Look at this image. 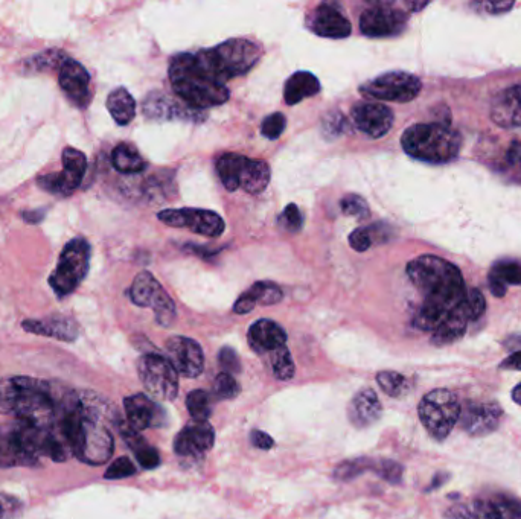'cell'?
<instances>
[{
	"label": "cell",
	"mask_w": 521,
	"mask_h": 519,
	"mask_svg": "<svg viewBox=\"0 0 521 519\" xmlns=\"http://www.w3.org/2000/svg\"><path fill=\"white\" fill-rule=\"evenodd\" d=\"M64 392L52 384L28 376H13L0 381V413L17 421L51 428L57 419Z\"/></svg>",
	"instance_id": "2"
},
{
	"label": "cell",
	"mask_w": 521,
	"mask_h": 519,
	"mask_svg": "<svg viewBox=\"0 0 521 519\" xmlns=\"http://www.w3.org/2000/svg\"><path fill=\"white\" fill-rule=\"evenodd\" d=\"M461 402L447 389L427 393L418 405L419 419L436 440H445L461 418Z\"/></svg>",
	"instance_id": "9"
},
{
	"label": "cell",
	"mask_w": 521,
	"mask_h": 519,
	"mask_svg": "<svg viewBox=\"0 0 521 519\" xmlns=\"http://www.w3.org/2000/svg\"><path fill=\"white\" fill-rule=\"evenodd\" d=\"M311 31L325 39H346L351 36L352 26L349 20L333 5H320L311 14L308 22Z\"/></svg>",
	"instance_id": "23"
},
{
	"label": "cell",
	"mask_w": 521,
	"mask_h": 519,
	"mask_svg": "<svg viewBox=\"0 0 521 519\" xmlns=\"http://www.w3.org/2000/svg\"><path fill=\"white\" fill-rule=\"evenodd\" d=\"M340 206H342L343 214L351 215L358 220H366L371 215L368 203L360 195H346Z\"/></svg>",
	"instance_id": "40"
},
{
	"label": "cell",
	"mask_w": 521,
	"mask_h": 519,
	"mask_svg": "<svg viewBox=\"0 0 521 519\" xmlns=\"http://www.w3.org/2000/svg\"><path fill=\"white\" fill-rule=\"evenodd\" d=\"M22 512V503L17 498L0 494V519H16Z\"/></svg>",
	"instance_id": "50"
},
{
	"label": "cell",
	"mask_w": 521,
	"mask_h": 519,
	"mask_svg": "<svg viewBox=\"0 0 521 519\" xmlns=\"http://www.w3.org/2000/svg\"><path fill=\"white\" fill-rule=\"evenodd\" d=\"M503 410L494 401H467L461 408V427L470 436H488L499 428L502 422Z\"/></svg>",
	"instance_id": "16"
},
{
	"label": "cell",
	"mask_w": 521,
	"mask_h": 519,
	"mask_svg": "<svg viewBox=\"0 0 521 519\" xmlns=\"http://www.w3.org/2000/svg\"><path fill=\"white\" fill-rule=\"evenodd\" d=\"M500 369L521 370V351L512 352L509 357H506L500 364Z\"/></svg>",
	"instance_id": "54"
},
{
	"label": "cell",
	"mask_w": 521,
	"mask_h": 519,
	"mask_svg": "<svg viewBox=\"0 0 521 519\" xmlns=\"http://www.w3.org/2000/svg\"><path fill=\"white\" fill-rule=\"evenodd\" d=\"M125 413L130 427L136 431L148 430V428L162 427L164 425V408L157 405L153 399L138 393L128 396L124 401Z\"/></svg>",
	"instance_id": "21"
},
{
	"label": "cell",
	"mask_w": 521,
	"mask_h": 519,
	"mask_svg": "<svg viewBox=\"0 0 521 519\" xmlns=\"http://www.w3.org/2000/svg\"><path fill=\"white\" fill-rule=\"evenodd\" d=\"M218 364H220L221 370L229 375L241 372V361L238 357L237 352L232 348H223L218 354Z\"/></svg>",
	"instance_id": "47"
},
{
	"label": "cell",
	"mask_w": 521,
	"mask_h": 519,
	"mask_svg": "<svg viewBox=\"0 0 521 519\" xmlns=\"http://www.w3.org/2000/svg\"><path fill=\"white\" fill-rule=\"evenodd\" d=\"M490 290L496 297H503L509 285H521V261L497 262L490 271Z\"/></svg>",
	"instance_id": "30"
},
{
	"label": "cell",
	"mask_w": 521,
	"mask_h": 519,
	"mask_svg": "<svg viewBox=\"0 0 521 519\" xmlns=\"http://www.w3.org/2000/svg\"><path fill=\"white\" fill-rule=\"evenodd\" d=\"M378 386L390 398H403L410 392V381L406 376L392 370H384L377 375Z\"/></svg>",
	"instance_id": "34"
},
{
	"label": "cell",
	"mask_w": 521,
	"mask_h": 519,
	"mask_svg": "<svg viewBox=\"0 0 521 519\" xmlns=\"http://www.w3.org/2000/svg\"><path fill=\"white\" fill-rule=\"evenodd\" d=\"M112 163L122 174H139L147 168V162L132 145L121 144L113 150Z\"/></svg>",
	"instance_id": "33"
},
{
	"label": "cell",
	"mask_w": 521,
	"mask_h": 519,
	"mask_svg": "<svg viewBox=\"0 0 521 519\" xmlns=\"http://www.w3.org/2000/svg\"><path fill=\"white\" fill-rule=\"evenodd\" d=\"M135 474L136 468L132 460L128 459V457H119L118 460H115V462L109 466L104 477H106L107 480H121V478L132 477V475Z\"/></svg>",
	"instance_id": "45"
},
{
	"label": "cell",
	"mask_w": 521,
	"mask_h": 519,
	"mask_svg": "<svg viewBox=\"0 0 521 519\" xmlns=\"http://www.w3.org/2000/svg\"><path fill=\"white\" fill-rule=\"evenodd\" d=\"M58 84L75 106L84 109L90 101V75L86 67L68 58L58 71Z\"/></svg>",
	"instance_id": "20"
},
{
	"label": "cell",
	"mask_w": 521,
	"mask_h": 519,
	"mask_svg": "<svg viewBox=\"0 0 521 519\" xmlns=\"http://www.w3.org/2000/svg\"><path fill=\"white\" fill-rule=\"evenodd\" d=\"M269 355L273 375L281 381H290L295 376V363H293V358H291L287 346H282V348L270 352Z\"/></svg>",
	"instance_id": "36"
},
{
	"label": "cell",
	"mask_w": 521,
	"mask_h": 519,
	"mask_svg": "<svg viewBox=\"0 0 521 519\" xmlns=\"http://www.w3.org/2000/svg\"><path fill=\"white\" fill-rule=\"evenodd\" d=\"M282 294L281 288L273 282L259 281L253 284L246 293L241 294L240 299L235 302L234 313L249 314L252 313L256 305H276L281 302Z\"/></svg>",
	"instance_id": "26"
},
{
	"label": "cell",
	"mask_w": 521,
	"mask_h": 519,
	"mask_svg": "<svg viewBox=\"0 0 521 519\" xmlns=\"http://www.w3.org/2000/svg\"><path fill=\"white\" fill-rule=\"evenodd\" d=\"M465 309H467L470 322L480 319L485 313L486 302L483 294L479 290H468L467 299H465Z\"/></svg>",
	"instance_id": "46"
},
{
	"label": "cell",
	"mask_w": 521,
	"mask_h": 519,
	"mask_svg": "<svg viewBox=\"0 0 521 519\" xmlns=\"http://www.w3.org/2000/svg\"><path fill=\"white\" fill-rule=\"evenodd\" d=\"M23 329L43 337L57 338L61 341H74L78 337V325L64 316H52L43 320H25Z\"/></svg>",
	"instance_id": "27"
},
{
	"label": "cell",
	"mask_w": 521,
	"mask_h": 519,
	"mask_svg": "<svg viewBox=\"0 0 521 519\" xmlns=\"http://www.w3.org/2000/svg\"><path fill=\"white\" fill-rule=\"evenodd\" d=\"M491 119L505 130L521 127V84L506 87L494 96Z\"/></svg>",
	"instance_id": "22"
},
{
	"label": "cell",
	"mask_w": 521,
	"mask_h": 519,
	"mask_svg": "<svg viewBox=\"0 0 521 519\" xmlns=\"http://www.w3.org/2000/svg\"><path fill=\"white\" fill-rule=\"evenodd\" d=\"M349 244L355 252H366L371 249L372 246V233L371 227L369 229H355L354 232L349 235Z\"/></svg>",
	"instance_id": "49"
},
{
	"label": "cell",
	"mask_w": 521,
	"mask_h": 519,
	"mask_svg": "<svg viewBox=\"0 0 521 519\" xmlns=\"http://www.w3.org/2000/svg\"><path fill=\"white\" fill-rule=\"evenodd\" d=\"M170 81L174 92L191 109L205 110L229 101L226 84L214 77L197 54H179L171 60Z\"/></svg>",
	"instance_id": "3"
},
{
	"label": "cell",
	"mask_w": 521,
	"mask_h": 519,
	"mask_svg": "<svg viewBox=\"0 0 521 519\" xmlns=\"http://www.w3.org/2000/svg\"><path fill=\"white\" fill-rule=\"evenodd\" d=\"M512 399H514L515 404L521 405V383L512 390Z\"/></svg>",
	"instance_id": "56"
},
{
	"label": "cell",
	"mask_w": 521,
	"mask_h": 519,
	"mask_svg": "<svg viewBox=\"0 0 521 519\" xmlns=\"http://www.w3.org/2000/svg\"><path fill=\"white\" fill-rule=\"evenodd\" d=\"M68 58V55L60 51V49H48V51L40 52V54L26 60L25 66H29L32 71L37 72L52 71V69L60 71L61 64Z\"/></svg>",
	"instance_id": "35"
},
{
	"label": "cell",
	"mask_w": 521,
	"mask_h": 519,
	"mask_svg": "<svg viewBox=\"0 0 521 519\" xmlns=\"http://www.w3.org/2000/svg\"><path fill=\"white\" fill-rule=\"evenodd\" d=\"M506 162L512 171L517 172L521 176V141H514L509 145L508 153H506Z\"/></svg>",
	"instance_id": "51"
},
{
	"label": "cell",
	"mask_w": 521,
	"mask_h": 519,
	"mask_svg": "<svg viewBox=\"0 0 521 519\" xmlns=\"http://www.w3.org/2000/svg\"><path fill=\"white\" fill-rule=\"evenodd\" d=\"M383 407L377 393L372 389L358 392L348 408L349 421L357 428H368L381 418Z\"/></svg>",
	"instance_id": "25"
},
{
	"label": "cell",
	"mask_w": 521,
	"mask_h": 519,
	"mask_svg": "<svg viewBox=\"0 0 521 519\" xmlns=\"http://www.w3.org/2000/svg\"><path fill=\"white\" fill-rule=\"evenodd\" d=\"M206 69L221 83L249 74L261 58V48L247 39H231L197 52Z\"/></svg>",
	"instance_id": "6"
},
{
	"label": "cell",
	"mask_w": 521,
	"mask_h": 519,
	"mask_svg": "<svg viewBox=\"0 0 521 519\" xmlns=\"http://www.w3.org/2000/svg\"><path fill=\"white\" fill-rule=\"evenodd\" d=\"M407 20L409 16L406 11L398 10L392 5H375L360 17V29L365 36L372 39L394 37L404 31Z\"/></svg>",
	"instance_id": "15"
},
{
	"label": "cell",
	"mask_w": 521,
	"mask_h": 519,
	"mask_svg": "<svg viewBox=\"0 0 521 519\" xmlns=\"http://www.w3.org/2000/svg\"><path fill=\"white\" fill-rule=\"evenodd\" d=\"M138 373L145 390L157 401H173L179 393V373L168 358L147 354L139 358Z\"/></svg>",
	"instance_id": "10"
},
{
	"label": "cell",
	"mask_w": 521,
	"mask_h": 519,
	"mask_svg": "<svg viewBox=\"0 0 521 519\" xmlns=\"http://www.w3.org/2000/svg\"><path fill=\"white\" fill-rule=\"evenodd\" d=\"M90 255L92 249L84 238H75L66 244L57 268L49 276V285L60 299L71 296L80 287L89 271Z\"/></svg>",
	"instance_id": "8"
},
{
	"label": "cell",
	"mask_w": 521,
	"mask_h": 519,
	"mask_svg": "<svg viewBox=\"0 0 521 519\" xmlns=\"http://www.w3.org/2000/svg\"><path fill=\"white\" fill-rule=\"evenodd\" d=\"M43 457H49V428L16 419L0 431V465L34 466Z\"/></svg>",
	"instance_id": "5"
},
{
	"label": "cell",
	"mask_w": 521,
	"mask_h": 519,
	"mask_svg": "<svg viewBox=\"0 0 521 519\" xmlns=\"http://www.w3.org/2000/svg\"><path fill=\"white\" fill-rule=\"evenodd\" d=\"M46 211L45 209H40V211H32V212H22V218L28 223H40V221L45 218Z\"/></svg>",
	"instance_id": "55"
},
{
	"label": "cell",
	"mask_w": 521,
	"mask_h": 519,
	"mask_svg": "<svg viewBox=\"0 0 521 519\" xmlns=\"http://www.w3.org/2000/svg\"><path fill=\"white\" fill-rule=\"evenodd\" d=\"M401 145L413 159L442 165L453 162L459 156L461 137L458 131L438 122L415 124L404 131Z\"/></svg>",
	"instance_id": "4"
},
{
	"label": "cell",
	"mask_w": 521,
	"mask_h": 519,
	"mask_svg": "<svg viewBox=\"0 0 521 519\" xmlns=\"http://www.w3.org/2000/svg\"><path fill=\"white\" fill-rule=\"evenodd\" d=\"M167 358L179 375L197 378L205 369V354L197 341L188 337H171L167 341Z\"/></svg>",
	"instance_id": "17"
},
{
	"label": "cell",
	"mask_w": 521,
	"mask_h": 519,
	"mask_svg": "<svg viewBox=\"0 0 521 519\" xmlns=\"http://www.w3.org/2000/svg\"><path fill=\"white\" fill-rule=\"evenodd\" d=\"M407 276L426 297L413 320V325L421 331L435 332L467 297L459 268L439 256L422 255L413 259L407 265Z\"/></svg>",
	"instance_id": "1"
},
{
	"label": "cell",
	"mask_w": 521,
	"mask_h": 519,
	"mask_svg": "<svg viewBox=\"0 0 521 519\" xmlns=\"http://www.w3.org/2000/svg\"><path fill=\"white\" fill-rule=\"evenodd\" d=\"M247 338H249V344L253 351L259 355L270 354V352L282 348L287 343V334H285L284 329L278 323L269 319L258 320V322L253 323L250 326Z\"/></svg>",
	"instance_id": "24"
},
{
	"label": "cell",
	"mask_w": 521,
	"mask_h": 519,
	"mask_svg": "<svg viewBox=\"0 0 521 519\" xmlns=\"http://www.w3.org/2000/svg\"><path fill=\"white\" fill-rule=\"evenodd\" d=\"M107 110L118 125H128L135 119L136 102L124 87H118L107 98Z\"/></svg>",
	"instance_id": "32"
},
{
	"label": "cell",
	"mask_w": 521,
	"mask_h": 519,
	"mask_svg": "<svg viewBox=\"0 0 521 519\" xmlns=\"http://www.w3.org/2000/svg\"><path fill=\"white\" fill-rule=\"evenodd\" d=\"M448 516L450 519H503L493 500H485V498L456 504L448 510Z\"/></svg>",
	"instance_id": "31"
},
{
	"label": "cell",
	"mask_w": 521,
	"mask_h": 519,
	"mask_svg": "<svg viewBox=\"0 0 521 519\" xmlns=\"http://www.w3.org/2000/svg\"><path fill=\"white\" fill-rule=\"evenodd\" d=\"M86 171V156L75 148H64L63 171L40 177L39 186L45 191L51 192V194L68 197L80 188L84 176H86Z\"/></svg>",
	"instance_id": "13"
},
{
	"label": "cell",
	"mask_w": 521,
	"mask_h": 519,
	"mask_svg": "<svg viewBox=\"0 0 521 519\" xmlns=\"http://www.w3.org/2000/svg\"><path fill=\"white\" fill-rule=\"evenodd\" d=\"M186 407L194 421L208 422L212 413L211 396L205 390H194L186 398Z\"/></svg>",
	"instance_id": "37"
},
{
	"label": "cell",
	"mask_w": 521,
	"mask_h": 519,
	"mask_svg": "<svg viewBox=\"0 0 521 519\" xmlns=\"http://www.w3.org/2000/svg\"><path fill=\"white\" fill-rule=\"evenodd\" d=\"M374 462L368 459H355L349 460V462H343L342 465L336 468V478L339 480H351V478L357 477L362 474L363 471L372 469Z\"/></svg>",
	"instance_id": "41"
},
{
	"label": "cell",
	"mask_w": 521,
	"mask_h": 519,
	"mask_svg": "<svg viewBox=\"0 0 521 519\" xmlns=\"http://www.w3.org/2000/svg\"><path fill=\"white\" fill-rule=\"evenodd\" d=\"M135 456L142 468L154 469L160 465V456L157 453V449L148 445V442L136 449Z\"/></svg>",
	"instance_id": "48"
},
{
	"label": "cell",
	"mask_w": 521,
	"mask_h": 519,
	"mask_svg": "<svg viewBox=\"0 0 521 519\" xmlns=\"http://www.w3.org/2000/svg\"><path fill=\"white\" fill-rule=\"evenodd\" d=\"M352 121L355 127L372 139H380L389 133L394 125V113L389 107L378 102H360L352 107Z\"/></svg>",
	"instance_id": "18"
},
{
	"label": "cell",
	"mask_w": 521,
	"mask_h": 519,
	"mask_svg": "<svg viewBox=\"0 0 521 519\" xmlns=\"http://www.w3.org/2000/svg\"><path fill=\"white\" fill-rule=\"evenodd\" d=\"M503 519H521V500L512 495L499 494L491 498Z\"/></svg>",
	"instance_id": "39"
},
{
	"label": "cell",
	"mask_w": 521,
	"mask_h": 519,
	"mask_svg": "<svg viewBox=\"0 0 521 519\" xmlns=\"http://www.w3.org/2000/svg\"><path fill=\"white\" fill-rule=\"evenodd\" d=\"M319 80L311 72H296L288 78L284 87V99L288 106H296L320 92Z\"/></svg>",
	"instance_id": "29"
},
{
	"label": "cell",
	"mask_w": 521,
	"mask_h": 519,
	"mask_svg": "<svg viewBox=\"0 0 521 519\" xmlns=\"http://www.w3.org/2000/svg\"><path fill=\"white\" fill-rule=\"evenodd\" d=\"M217 172L224 188L231 192L243 189L250 195L261 194L270 183L269 163L240 154H223L217 160Z\"/></svg>",
	"instance_id": "7"
},
{
	"label": "cell",
	"mask_w": 521,
	"mask_h": 519,
	"mask_svg": "<svg viewBox=\"0 0 521 519\" xmlns=\"http://www.w3.org/2000/svg\"><path fill=\"white\" fill-rule=\"evenodd\" d=\"M214 442L215 431L208 422L192 421L177 434L174 451L186 459H199L211 451Z\"/></svg>",
	"instance_id": "19"
},
{
	"label": "cell",
	"mask_w": 521,
	"mask_h": 519,
	"mask_svg": "<svg viewBox=\"0 0 521 519\" xmlns=\"http://www.w3.org/2000/svg\"><path fill=\"white\" fill-rule=\"evenodd\" d=\"M250 440H252L253 446L259 449H272L275 446V440L269 434L264 433V431H253Z\"/></svg>",
	"instance_id": "52"
},
{
	"label": "cell",
	"mask_w": 521,
	"mask_h": 519,
	"mask_svg": "<svg viewBox=\"0 0 521 519\" xmlns=\"http://www.w3.org/2000/svg\"><path fill=\"white\" fill-rule=\"evenodd\" d=\"M212 392H214V395L217 396L218 399H234L240 395L241 387L234 376L221 372L220 375L215 378Z\"/></svg>",
	"instance_id": "38"
},
{
	"label": "cell",
	"mask_w": 521,
	"mask_h": 519,
	"mask_svg": "<svg viewBox=\"0 0 521 519\" xmlns=\"http://www.w3.org/2000/svg\"><path fill=\"white\" fill-rule=\"evenodd\" d=\"M421 90V80L407 72H387L360 87V92L366 98L390 102L413 101Z\"/></svg>",
	"instance_id": "12"
},
{
	"label": "cell",
	"mask_w": 521,
	"mask_h": 519,
	"mask_svg": "<svg viewBox=\"0 0 521 519\" xmlns=\"http://www.w3.org/2000/svg\"><path fill=\"white\" fill-rule=\"evenodd\" d=\"M372 471L377 472L380 477H383L389 483H400L403 480V466L398 465L397 462H392V460L374 462Z\"/></svg>",
	"instance_id": "43"
},
{
	"label": "cell",
	"mask_w": 521,
	"mask_h": 519,
	"mask_svg": "<svg viewBox=\"0 0 521 519\" xmlns=\"http://www.w3.org/2000/svg\"><path fill=\"white\" fill-rule=\"evenodd\" d=\"M476 7L485 8L486 13L503 14L512 10L514 4L512 2H483V4L476 5Z\"/></svg>",
	"instance_id": "53"
},
{
	"label": "cell",
	"mask_w": 521,
	"mask_h": 519,
	"mask_svg": "<svg viewBox=\"0 0 521 519\" xmlns=\"http://www.w3.org/2000/svg\"><path fill=\"white\" fill-rule=\"evenodd\" d=\"M468 323H470V317H468L467 309H465L464 300V303L458 309H454L453 313L445 319V322L433 332L432 343L436 346H445V344L458 341L467 332Z\"/></svg>",
	"instance_id": "28"
},
{
	"label": "cell",
	"mask_w": 521,
	"mask_h": 519,
	"mask_svg": "<svg viewBox=\"0 0 521 519\" xmlns=\"http://www.w3.org/2000/svg\"><path fill=\"white\" fill-rule=\"evenodd\" d=\"M285 125H287V121H285L284 115L282 113H273V115L264 119L263 125H261V133L270 141H275L284 133Z\"/></svg>",
	"instance_id": "44"
},
{
	"label": "cell",
	"mask_w": 521,
	"mask_h": 519,
	"mask_svg": "<svg viewBox=\"0 0 521 519\" xmlns=\"http://www.w3.org/2000/svg\"><path fill=\"white\" fill-rule=\"evenodd\" d=\"M279 226L290 233H296L302 229L304 218H302L301 211H299V207L296 204H288L285 207L284 212L279 217Z\"/></svg>",
	"instance_id": "42"
},
{
	"label": "cell",
	"mask_w": 521,
	"mask_h": 519,
	"mask_svg": "<svg viewBox=\"0 0 521 519\" xmlns=\"http://www.w3.org/2000/svg\"><path fill=\"white\" fill-rule=\"evenodd\" d=\"M159 220L170 227L177 229H189L197 235L208 236V238H218L223 235L226 224L220 215L212 211L203 209H165L159 212Z\"/></svg>",
	"instance_id": "14"
},
{
	"label": "cell",
	"mask_w": 521,
	"mask_h": 519,
	"mask_svg": "<svg viewBox=\"0 0 521 519\" xmlns=\"http://www.w3.org/2000/svg\"><path fill=\"white\" fill-rule=\"evenodd\" d=\"M128 294L135 305L142 306V308H153L156 322L160 326L168 328L173 325L177 316L176 305L153 274L148 271L139 273Z\"/></svg>",
	"instance_id": "11"
}]
</instances>
